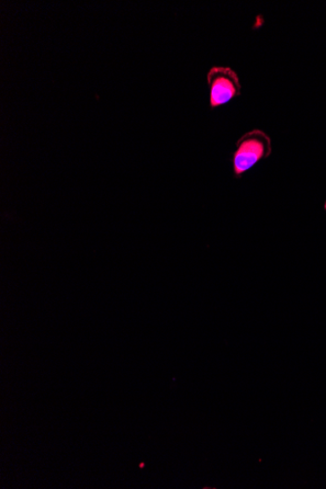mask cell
Segmentation results:
<instances>
[{
	"instance_id": "obj_1",
	"label": "cell",
	"mask_w": 326,
	"mask_h": 489,
	"mask_svg": "<svg viewBox=\"0 0 326 489\" xmlns=\"http://www.w3.org/2000/svg\"><path fill=\"white\" fill-rule=\"evenodd\" d=\"M272 154V140L260 129L245 133L237 142V150L233 155V173L242 177L261 159Z\"/></svg>"
},
{
	"instance_id": "obj_2",
	"label": "cell",
	"mask_w": 326,
	"mask_h": 489,
	"mask_svg": "<svg viewBox=\"0 0 326 489\" xmlns=\"http://www.w3.org/2000/svg\"><path fill=\"white\" fill-rule=\"evenodd\" d=\"M209 105L216 109L242 94L241 79L229 67H212L207 73Z\"/></svg>"
},
{
	"instance_id": "obj_3",
	"label": "cell",
	"mask_w": 326,
	"mask_h": 489,
	"mask_svg": "<svg viewBox=\"0 0 326 489\" xmlns=\"http://www.w3.org/2000/svg\"><path fill=\"white\" fill-rule=\"evenodd\" d=\"M324 208H325V209H326V202H325V207H324Z\"/></svg>"
}]
</instances>
